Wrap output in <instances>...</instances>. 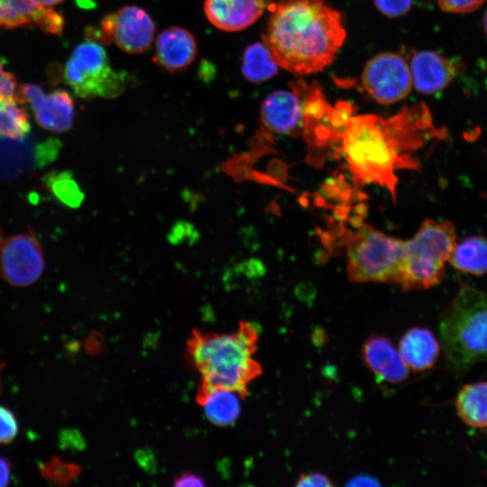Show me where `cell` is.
Segmentation results:
<instances>
[{
	"instance_id": "cell-1",
	"label": "cell",
	"mask_w": 487,
	"mask_h": 487,
	"mask_svg": "<svg viewBox=\"0 0 487 487\" xmlns=\"http://www.w3.org/2000/svg\"><path fill=\"white\" fill-rule=\"evenodd\" d=\"M441 131L424 105L405 106L389 118L349 117L341 133V152L354 177L390 190L396 199L397 170H417L418 153Z\"/></svg>"
},
{
	"instance_id": "cell-2",
	"label": "cell",
	"mask_w": 487,
	"mask_h": 487,
	"mask_svg": "<svg viewBox=\"0 0 487 487\" xmlns=\"http://www.w3.org/2000/svg\"><path fill=\"white\" fill-rule=\"evenodd\" d=\"M345 39L341 14L324 0L272 4L263 42L280 67L296 75L322 71Z\"/></svg>"
},
{
	"instance_id": "cell-3",
	"label": "cell",
	"mask_w": 487,
	"mask_h": 487,
	"mask_svg": "<svg viewBox=\"0 0 487 487\" xmlns=\"http://www.w3.org/2000/svg\"><path fill=\"white\" fill-rule=\"evenodd\" d=\"M258 334L253 324L244 323L232 334L197 335L189 354L202 374L203 387H222L243 394L262 369L253 359Z\"/></svg>"
},
{
	"instance_id": "cell-4",
	"label": "cell",
	"mask_w": 487,
	"mask_h": 487,
	"mask_svg": "<svg viewBox=\"0 0 487 487\" xmlns=\"http://www.w3.org/2000/svg\"><path fill=\"white\" fill-rule=\"evenodd\" d=\"M440 332L455 369L487 360V294L464 285L443 313Z\"/></svg>"
},
{
	"instance_id": "cell-5",
	"label": "cell",
	"mask_w": 487,
	"mask_h": 487,
	"mask_svg": "<svg viewBox=\"0 0 487 487\" xmlns=\"http://www.w3.org/2000/svg\"><path fill=\"white\" fill-rule=\"evenodd\" d=\"M456 244L449 221L425 220L414 236L405 241L404 260L398 284L405 290L426 289L445 277V265Z\"/></svg>"
},
{
	"instance_id": "cell-6",
	"label": "cell",
	"mask_w": 487,
	"mask_h": 487,
	"mask_svg": "<svg viewBox=\"0 0 487 487\" xmlns=\"http://www.w3.org/2000/svg\"><path fill=\"white\" fill-rule=\"evenodd\" d=\"M405 241L390 236L368 224L348 232L345 238L346 270L354 282L398 283Z\"/></svg>"
},
{
	"instance_id": "cell-7",
	"label": "cell",
	"mask_w": 487,
	"mask_h": 487,
	"mask_svg": "<svg viewBox=\"0 0 487 487\" xmlns=\"http://www.w3.org/2000/svg\"><path fill=\"white\" fill-rule=\"evenodd\" d=\"M62 77L81 98H115L127 85L126 73L111 66L102 44L87 38L74 48Z\"/></svg>"
},
{
	"instance_id": "cell-8",
	"label": "cell",
	"mask_w": 487,
	"mask_h": 487,
	"mask_svg": "<svg viewBox=\"0 0 487 487\" xmlns=\"http://www.w3.org/2000/svg\"><path fill=\"white\" fill-rule=\"evenodd\" d=\"M154 32L153 20L144 9L124 5L104 16L99 29L87 27L86 38L101 44L114 42L126 53L141 54L149 49Z\"/></svg>"
},
{
	"instance_id": "cell-9",
	"label": "cell",
	"mask_w": 487,
	"mask_h": 487,
	"mask_svg": "<svg viewBox=\"0 0 487 487\" xmlns=\"http://www.w3.org/2000/svg\"><path fill=\"white\" fill-rule=\"evenodd\" d=\"M365 91L380 104H393L405 98L412 87L409 65L397 53L375 55L362 72Z\"/></svg>"
},
{
	"instance_id": "cell-10",
	"label": "cell",
	"mask_w": 487,
	"mask_h": 487,
	"mask_svg": "<svg viewBox=\"0 0 487 487\" xmlns=\"http://www.w3.org/2000/svg\"><path fill=\"white\" fill-rule=\"evenodd\" d=\"M44 270L39 243L29 234H16L0 245V276L10 285L24 287L35 282Z\"/></svg>"
},
{
	"instance_id": "cell-11",
	"label": "cell",
	"mask_w": 487,
	"mask_h": 487,
	"mask_svg": "<svg viewBox=\"0 0 487 487\" xmlns=\"http://www.w3.org/2000/svg\"><path fill=\"white\" fill-rule=\"evenodd\" d=\"M16 99L20 104H30L37 123L55 133L69 130L74 120V101L70 94L62 89L45 93L37 84L18 87Z\"/></svg>"
},
{
	"instance_id": "cell-12",
	"label": "cell",
	"mask_w": 487,
	"mask_h": 487,
	"mask_svg": "<svg viewBox=\"0 0 487 487\" xmlns=\"http://www.w3.org/2000/svg\"><path fill=\"white\" fill-rule=\"evenodd\" d=\"M305 82H296L291 90H276L262 101L261 120L264 126L280 134L294 133L304 126L307 100L304 96Z\"/></svg>"
},
{
	"instance_id": "cell-13",
	"label": "cell",
	"mask_w": 487,
	"mask_h": 487,
	"mask_svg": "<svg viewBox=\"0 0 487 487\" xmlns=\"http://www.w3.org/2000/svg\"><path fill=\"white\" fill-rule=\"evenodd\" d=\"M64 17L38 0H0V29L38 26L43 32L60 34Z\"/></svg>"
},
{
	"instance_id": "cell-14",
	"label": "cell",
	"mask_w": 487,
	"mask_h": 487,
	"mask_svg": "<svg viewBox=\"0 0 487 487\" xmlns=\"http://www.w3.org/2000/svg\"><path fill=\"white\" fill-rule=\"evenodd\" d=\"M409 69L412 86L423 94H435L446 89L455 79L458 69L446 57L432 51L413 54Z\"/></svg>"
},
{
	"instance_id": "cell-15",
	"label": "cell",
	"mask_w": 487,
	"mask_h": 487,
	"mask_svg": "<svg viewBox=\"0 0 487 487\" xmlns=\"http://www.w3.org/2000/svg\"><path fill=\"white\" fill-rule=\"evenodd\" d=\"M362 356L368 369L383 381L400 383L409 376V368L399 349L386 336L369 337L363 345Z\"/></svg>"
},
{
	"instance_id": "cell-16",
	"label": "cell",
	"mask_w": 487,
	"mask_h": 487,
	"mask_svg": "<svg viewBox=\"0 0 487 487\" xmlns=\"http://www.w3.org/2000/svg\"><path fill=\"white\" fill-rule=\"evenodd\" d=\"M197 52L194 35L182 27L170 26L156 39L154 61L167 71L177 72L187 69Z\"/></svg>"
},
{
	"instance_id": "cell-17",
	"label": "cell",
	"mask_w": 487,
	"mask_h": 487,
	"mask_svg": "<svg viewBox=\"0 0 487 487\" xmlns=\"http://www.w3.org/2000/svg\"><path fill=\"white\" fill-rule=\"evenodd\" d=\"M264 10L263 0H205L207 20L225 32H239L254 23Z\"/></svg>"
},
{
	"instance_id": "cell-18",
	"label": "cell",
	"mask_w": 487,
	"mask_h": 487,
	"mask_svg": "<svg viewBox=\"0 0 487 487\" xmlns=\"http://www.w3.org/2000/svg\"><path fill=\"white\" fill-rule=\"evenodd\" d=\"M398 349L409 369L422 372L435 364L440 353V345L429 329L414 327L403 335Z\"/></svg>"
},
{
	"instance_id": "cell-19",
	"label": "cell",
	"mask_w": 487,
	"mask_h": 487,
	"mask_svg": "<svg viewBox=\"0 0 487 487\" xmlns=\"http://www.w3.org/2000/svg\"><path fill=\"white\" fill-rule=\"evenodd\" d=\"M243 393L228 388L203 387L199 401L207 418L216 426L234 423L242 409Z\"/></svg>"
},
{
	"instance_id": "cell-20",
	"label": "cell",
	"mask_w": 487,
	"mask_h": 487,
	"mask_svg": "<svg viewBox=\"0 0 487 487\" xmlns=\"http://www.w3.org/2000/svg\"><path fill=\"white\" fill-rule=\"evenodd\" d=\"M455 407L461 419L468 426L487 427V381L465 384L459 391Z\"/></svg>"
},
{
	"instance_id": "cell-21",
	"label": "cell",
	"mask_w": 487,
	"mask_h": 487,
	"mask_svg": "<svg viewBox=\"0 0 487 487\" xmlns=\"http://www.w3.org/2000/svg\"><path fill=\"white\" fill-rule=\"evenodd\" d=\"M449 262L456 270L473 275L487 272V239L483 236H468L456 243Z\"/></svg>"
},
{
	"instance_id": "cell-22",
	"label": "cell",
	"mask_w": 487,
	"mask_h": 487,
	"mask_svg": "<svg viewBox=\"0 0 487 487\" xmlns=\"http://www.w3.org/2000/svg\"><path fill=\"white\" fill-rule=\"evenodd\" d=\"M279 67L263 41L250 44L244 52L242 72L251 82L261 83L271 78L278 73Z\"/></svg>"
},
{
	"instance_id": "cell-23",
	"label": "cell",
	"mask_w": 487,
	"mask_h": 487,
	"mask_svg": "<svg viewBox=\"0 0 487 487\" xmlns=\"http://www.w3.org/2000/svg\"><path fill=\"white\" fill-rule=\"evenodd\" d=\"M15 98L0 100V137L21 139L30 130L26 111Z\"/></svg>"
},
{
	"instance_id": "cell-24",
	"label": "cell",
	"mask_w": 487,
	"mask_h": 487,
	"mask_svg": "<svg viewBox=\"0 0 487 487\" xmlns=\"http://www.w3.org/2000/svg\"><path fill=\"white\" fill-rule=\"evenodd\" d=\"M45 183L54 196L67 206L76 207L83 200V193L69 172L49 174Z\"/></svg>"
},
{
	"instance_id": "cell-25",
	"label": "cell",
	"mask_w": 487,
	"mask_h": 487,
	"mask_svg": "<svg viewBox=\"0 0 487 487\" xmlns=\"http://www.w3.org/2000/svg\"><path fill=\"white\" fill-rule=\"evenodd\" d=\"M78 469L72 464H66L53 460L42 466L43 475L55 482H67L71 480Z\"/></svg>"
},
{
	"instance_id": "cell-26",
	"label": "cell",
	"mask_w": 487,
	"mask_h": 487,
	"mask_svg": "<svg viewBox=\"0 0 487 487\" xmlns=\"http://www.w3.org/2000/svg\"><path fill=\"white\" fill-rule=\"evenodd\" d=\"M18 421L11 409L0 406V444L12 442L18 434Z\"/></svg>"
},
{
	"instance_id": "cell-27",
	"label": "cell",
	"mask_w": 487,
	"mask_h": 487,
	"mask_svg": "<svg viewBox=\"0 0 487 487\" xmlns=\"http://www.w3.org/2000/svg\"><path fill=\"white\" fill-rule=\"evenodd\" d=\"M413 0H374L375 6L388 17H399L409 11Z\"/></svg>"
},
{
	"instance_id": "cell-28",
	"label": "cell",
	"mask_w": 487,
	"mask_h": 487,
	"mask_svg": "<svg viewBox=\"0 0 487 487\" xmlns=\"http://www.w3.org/2000/svg\"><path fill=\"white\" fill-rule=\"evenodd\" d=\"M436 2L445 12L466 14L479 9L485 0H436Z\"/></svg>"
},
{
	"instance_id": "cell-29",
	"label": "cell",
	"mask_w": 487,
	"mask_h": 487,
	"mask_svg": "<svg viewBox=\"0 0 487 487\" xmlns=\"http://www.w3.org/2000/svg\"><path fill=\"white\" fill-rule=\"evenodd\" d=\"M17 90L18 85L15 77L5 70L0 60V100L3 98L16 99Z\"/></svg>"
},
{
	"instance_id": "cell-30",
	"label": "cell",
	"mask_w": 487,
	"mask_h": 487,
	"mask_svg": "<svg viewBox=\"0 0 487 487\" xmlns=\"http://www.w3.org/2000/svg\"><path fill=\"white\" fill-rule=\"evenodd\" d=\"M296 486H333L331 480L324 473L315 472L301 473L295 483Z\"/></svg>"
},
{
	"instance_id": "cell-31",
	"label": "cell",
	"mask_w": 487,
	"mask_h": 487,
	"mask_svg": "<svg viewBox=\"0 0 487 487\" xmlns=\"http://www.w3.org/2000/svg\"><path fill=\"white\" fill-rule=\"evenodd\" d=\"M204 484L203 479L193 473L183 474L175 482L176 486H202Z\"/></svg>"
},
{
	"instance_id": "cell-32",
	"label": "cell",
	"mask_w": 487,
	"mask_h": 487,
	"mask_svg": "<svg viewBox=\"0 0 487 487\" xmlns=\"http://www.w3.org/2000/svg\"><path fill=\"white\" fill-rule=\"evenodd\" d=\"M11 478V464L9 461L0 456V487L6 486Z\"/></svg>"
},
{
	"instance_id": "cell-33",
	"label": "cell",
	"mask_w": 487,
	"mask_h": 487,
	"mask_svg": "<svg viewBox=\"0 0 487 487\" xmlns=\"http://www.w3.org/2000/svg\"><path fill=\"white\" fill-rule=\"evenodd\" d=\"M348 485H358V486L368 485L369 486V485H380V483L375 479L370 476L360 475L358 477L354 478L348 483Z\"/></svg>"
},
{
	"instance_id": "cell-34",
	"label": "cell",
	"mask_w": 487,
	"mask_h": 487,
	"mask_svg": "<svg viewBox=\"0 0 487 487\" xmlns=\"http://www.w3.org/2000/svg\"><path fill=\"white\" fill-rule=\"evenodd\" d=\"M39 3L44 6L51 7L52 5L61 3L63 0H38Z\"/></svg>"
},
{
	"instance_id": "cell-35",
	"label": "cell",
	"mask_w": 487,
	"mask_h": 487,
	"mask_svg": "<svg viewBox=\"0 0 487 487\" xmlns=\"http://www.w3.org/2000/svg\"><path fill=\"white\" fill-rule=\"evenodd\" d=\"M482 24H483V29H484V32L487 35V10L484 14V16H483V22H482Z\"/></svg>"
},
{
	"instance_id": "cell-36",
	"label": "cell",
	"mask_w": 487,
	"mask_h": 487,
	"mask_svg": "<svg viewBox=\"0 0 487 487\" xmlns=\"http://www.w3.org/2000/svg\"><path fill=\"white\" fill-rule=\"evenodd\" d=\"M3 242V237H2V230H1V227H0V245Z\"/></svg>"
}]
</instances>
